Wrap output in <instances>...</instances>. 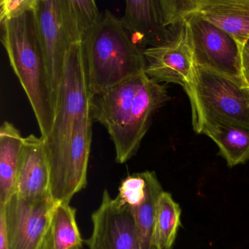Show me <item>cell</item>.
Masks as SVG:
<instances>
[{
  "label": "cell",
  "instance_id": "obj_1",
  "mask_svg": "<svg viewBox=\"0 0 249 249\" xmlns=\"http://www.w3.org/2000/svg\"><path fill=\"white\" fill-rule=\"evenodd\" d=\"M170 99L165 86L145 72L91 95V117L107 130L114 145L116 162L124 164L136 155L154 113Z\"/></svg>",
  "mask_w": 249,
  "mask_h": 249
},
{
  "label": "cell",
  "instance_id": "obj_2",
  "mask_svg": "<svg viewBox=\"0 0 249 249\" xmlns=\"http://www.w3.org/2000/svg\"><path fill=\"white\" fill-rule=\"evenodd\" d=\"M84 43H74L67 53L50 133L43 140L49 168L50 195L56 203L70 204L68 172L74 132L89 109Z\"/></svg>",
  "mask_w": 249,
  "mask_h": 249
},
{
  "label": "cell",
  "instance_id": "obj_3",
  "mask_svg": "<svg viewBox=\"0 0 249 249\" xmlns=\"http://www.w3.org/2000/svg\"><path fill=\"white\" fill-rule=\"evenodd\" d=\"M1 42L37 119L41 138H47L56 115V100L40 45L34 11L0 22Z\"/></svg>",
  "mask_w": 249,
  "mask_h": 249
},
{
  "label": "cell",
  "instance_id": "obj_4",
  "mask_svg": "<svg viewBox=\"0 0 249 249\" xmlns=\"http://www.w3.org/2000/svg\"><path fill=\"white\" fill-rule=\"evenodd\" d=\"M84 45L87 83L92 96L145 72L143 50L108 10L101 13Z\"/></svg>",
  "mask_w": 249,
  "mask_h": 249
},
{
  "label": "cell",
  "instance_id": "obj_5",
  "mask_svg": "<svg viewBox=\"0 0 249 249\" xmlns=\"http://www.w3.org/2000/svg\"><path fill=\"white\" fill-rule=\"evenodd\" d=\"M196 131L206 122H219L249 129V87L209 68L195 65L193 82L186 90Z\"/></svg>",
  "mask_w": 249,
  "mask_h": 249
},
{
  "label": "cell",
  "instance_id": "obj_6",
  "mask_svg": "<svg viewBox=\"0 0 249 249\" xmlns=\"http://www.w3.org/2000/svg\"><path fill=\"white\" fill-rule=\"evenodd\" d=\"M184 19L190 33L195 65L243 79L241 45L196 11Z\"/></svg>",
  "mask_w": 249,
  "mask_h": 249
},
{
  "label": "cell",
  "instance_id": "obj_7",
  "mask_svg": "<svg viewBox=\"0 0 249 249\" xmlns=\"http://www.w3.org/2000/svg\"><path fill=\"white\" fill-rule=\"evenodd\" d=\"M170 29L168 41L144 49L145 73L159 83L179 84L186 91L193 82L195 69L189 27L184 19Z\"/></svg>",
  "mask_w": 249,
  "mask_h": 249
},
{
  "label": "cell",
  "instance_id": "obj_8",
  "mask_svg": "<svg viewBox=\"0 0 249 249\" xmlns=\"http://www.w3.org/2000/svg\"><path fill=\"white\" fill-rule=\"evenodd\" d=\"M56 204L52 197L30 202L14 194L5 205H0L9 249H43Z\"/></svg>",
  "mask_w": 249,
  "mask_h": 249
},
{
  "label": "cell",
  "instance_id": "obj_9",
  "mask_svg": "<svg viewBox=\"0 0 249 249\" xmlns=\"http://www.w3.org/2000/svg\"><path fill=\"white\" fill-rule=\"evenodd\" d=\"M34 12L56 105L67 53L75 43L65 19L62 0H39Z\"/></svg>",
  "mask_w": 249,
  "mask_h": 249
},
{
  "label": "cell",
  "instance_id": "obj_10",
  "mask_svg": "<svg viewBox=\"0 0 249 249\" xmlns=\"http://www.w3.org/2000/svg\"><path fill=\"white\" fill-rule=\"evenodd\" d=\"M93 230L86 240L89 249H141L139 235L130 208L112 198L107 189L100 207L91 215Z\"/></svg>",
  "mask_w": 249,
  "mask_h": 249
},
{
  "label": "cell",
  "instance_id": "obj_11",
  "mask_svg": "<svg viewBox=\"0 0 249 249\" xmlns=\"http://www.w3.org/2000/svg\"><path fill=\"white\" fill-rule=\"evenodd\" d=\"M121 21L132 41L142 50L161 46L172 37L160 0H127Z\"/></svg>",
  "mask_w": 249,
  "mask_h": 249
},
{
  "label": "cell",
  "instance_id": "obj_12",
  "mask_svg": "<svg viewBox=\"0 0 249 249\" xmlns=\"http://www.w3.org/2000/svg\"><path fill=\"white\" fill-rule=\"evenodd\" d=\"M16 194L30 202L52 197L49 164L41 137L30 135L24 138Z\"/></svg>",
  "mask_w": 249,
  "mask_h": 249
},
{
  "label": "cell",
  "instance_id": "obj_13",
  "mask_svg": "<svg viewBox=\"0 0 249 249\" xmlns=\"http://www.w3.org/2000/svg\"><path fill=\"white\" fill-rule=\"evenodd\" d=\"M196 12L241 46L249 40V0H197Z\"/></svg>",
  "mask_w": 249,
  "mask_h": 249
},
{
  "label": "cell",
  "instance_id": "obj_14",
  "mask_svg": "<svg viewBox=\"0 0 249 249\" xmlns=\"http://www.w3.org/2000/svg\"><path fill=\"white\" fill-rule=\"evenodd\" d=\"M24 138L9 122L0 127V205L16 194L17 176Z\"/></svg>",
  "mask_w": 249,
  "mask_h": 249
},
{
  "label": "cell",
  "instance_id": "obj_15",
  "mask_svg": "<svg viewBox=\"0 0 249 249\" xmlns=\"http://www.w3.org/2000/svg\"><path fill=\"white\" fill-rule=\"evenodd\" d=\"M195 132L211 138L219 148V154L230 167L249 160V129L219 122L202 124Z\"/></svg>",
  "mask_w": 249,
  "mask_h": 249
},
{
  "label": "cell",
  "instance_id": "obj_16",
  "mask_svg": "<svg viewBox=\"0 0 249 249\" xmlns=\"http://www.w3.org/2000/svg\"><path fill=\"white\" fill-rule=\"evenodd\" d=\"M76 209L68 203H56L46 237L49 249H81L82 237L76 221Z\"/></svg>",
  "mask_w": 249,
  "mask_h": 249
},
{
  "label": "cell",
  "instance_id": "obj_17",
  "mask_svg": "<svg viewBox=\"0 0 249 249\" xmlns=\"http://www.w3.org/2000/svg\"><path fill=\"white\" fill-rule=\"evenodd\" d=\"M181 209L171 194L163 191L157 199L152 234V246L155 249L173 248L180 226Z\"/></svg>",
  "mask_w": 249,
  "mask_h": 249
},
{
  "label": "cell",
  "instance_id": "obj_18",
  "mask_svg": "<svg viewBox=\"0 0 249 249\" xmlns=\"http://www.w3.org/2000/svg\"><path fill=\"white\" fill-rule=\"evenodd\" d=\"M143 173L146 181L145 198L140 205L130 209L136 223L141 249H155L151 241L156 206L159 196L164 190L154 172L145 171Z\"/></svg>",
  "mask_w": 249,
  "mask_h": 249
},
{
  "label": "cell",
  "instance_id": "obj_19",
  "mask_svg": "<svg viewBox=\"0 0 249 249\" xmlns=\"http://www.w3.org/2000/svg\"><path fill=\"white\" fill-rule=\"evenodd\" d=\"M64 14L74 43H84L101 13L93 0H62Z\"/></svg>",
  "mask_w": 249,
  "mask_h": 249
},
{
  "label": "cell",
  "instance_id": "obj_20",
  "mask_svg": "<svg viewBox=\"0 0 249 249\" xmlns=\"http://www.w3.org/2000/svg\"><path fill=\"white\" fill-rule=\"evenodd\" d=\"M146 181L143 172L129 175L124 179L119 187V194L116 196L118 202L129 208L138 206L145 196Z\"/></svg>",
  "mask_w": 249,
  "mask_h": 249
},
{
  "label": "cell",
  "instance_id": "obj_21",
  "mask_svg": "<svg viewBox=\"0 0 249 249\" xmlns=\"http://www.w3.org/2000/svg\"><path fill=\"white\" fill-rule=\"evenodd\" d=\"M39 0H1L0 22L14 19L28 12L35 11Z\"/></svg>",
  "mask_w": 249,
  "mask_h": 249
},
{
  "label": "cell",
  "instance_id": "obj_22",
  "mask_svg": "<svg viewBox=\"0 0 249 249\" xmlns=\"http://www.w3.org/2000/svg\"><path fill=\"white\" fill-rule=\"evenodd\" d=\"M242 77L249 87V39L241 46Z\"/></svg>",
  "mask_w": 249,
  "mask_h": 249
},
{
  "label": "cell",
  "instance_id": "obj_23",
  "mask_svg": "<svg viewBox=\"0 0 249 249\" xmlns=\"http://www.w3.org/2000/svg\"><path fill=\"white\" fill-rule=\"evenodd\" d=\"M0 249H9L3 213L0 211Z\"/></svg>",
  "mask_w": 249,
  "mask_h": 249
},
{
  "label": "cell",
  "instance_id": "obj_24",
  "mask_svg": "<svg viewBox=\"0 0 249 249\" xmlns=\"http://www.w3.org/2000/svg\"><path fill=\"white\" fill-rule=\"evenodd\" d=\"M49 249V246H48L47 243H46V242H45L44 246H43V249Z\"/></svg>",
  "mask_w": 249,
  "mask_h": 249
},
{
  "label": "cell",
  "instance_id": "obj_25",
  "mask_svg": "<svg viewBox=\"0 0 249 249\" xmlns=\"http://www.w3.org/2000/svg\"><path fill=\"white\" fill-rule=\"evenodd\" d=\"M173 249V248H172V249Z\"/></svg>",
  "mask_w": 249,
  "mask_h": 249
}]
</instances>
